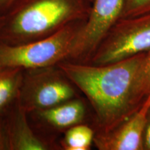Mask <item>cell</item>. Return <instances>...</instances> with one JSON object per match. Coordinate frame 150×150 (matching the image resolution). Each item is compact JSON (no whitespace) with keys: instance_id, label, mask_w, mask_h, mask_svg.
Returning <instances> with one entry per match:
<instances>
[{"instance_id":"obj_3","label":"cell","mask_w":150,"mask_h":150,"mask_svg":"<svg viewBox=\"0 0 150 150\" xmlns=\"http://www.w3.org/2000/svg\"><path fill=\"white\" fill-rule=\"evenodd\" d=\"M85 22H73L50 36L32 42H0V66L28 70L54 66L67 60Z\"/></svg>"},{"instance_id":"obj_1","label":"cell","mask_w":150,"mask_h":150,"mask_svg":"<svg viewBox=\"0 0 150 150\" xmlns=\"http://www.w3.org/2000/svg\"><path fill=\"white\" fill-rule=\"evenodd\" d=\"M145 52L104 65L60 62L57 65L88 99L94 113L95 132H108L138 108L133 88Z\"/></svg>"},{"instance_id":"obj_15","label":"cell","mask_w":150,"mask_h":150,"mask_svg":"<svg viewBox=\"0 0 150 150\" xmlns=\"http://www.w3.org/2000/svg\"><path fill=\"white\" fill-rule=\"evenodd\" d=\"M143 148L145 150H150V110L148 114L147 122L144 133Z\"/></svg>"},{"instance_id":"obj_12","label":"cell","mask_w":150,"mask_h":150,"mask_svg":"<svg viewBox=\"0 0 150 150\" xmlns=\"http://www.w3.org/2000/svg\"><path fill=\"white\" fill-rule=\"evenodd\" d=\"M150 93V50L145 52L142 61L138 68L133 88V100L137 108Z\"/></svg>"},{"instance_id":"obj_8","label":"cell","mask_w":150,"mask_h":150,"mask_svg":"<svg viewBox=\"0 0 150 150\" xmlns=\"http://www.w3.org/2000/svg\"><path fill=\"white\" fill-rule=\"evenodd\" d=\"M29 116L18 102L4 116L8 150L59 149L54 142L37 134L29 122Z\"/></svg>"},{"instance_id":"obj_13","label":"cell","mask_w":150,"mask_h":150,"mask_svg":"<svg viewBox=\"0 0 150 150\" xmlns=\"http://www.w3.org/2000/svg\"><path fill=\"white\" fill-rule=\"evenodd\" d=\"M150 13V0H125L120 18H131Z\"/></svg>"},{"instance_id":"obj_4","label":"cell","mask_w":150,"mask_h":150,"mask_svg":"<svg viewBox=\"0 0 150 150\" xmlns=\"http://www.w3.org/2000/svg\"><path fill=\"white\" fill-rule=\"evenodd\" d=\"M77 91L57 65L24 70L17 102L29 114L75 98Z\"/></svg>"},{"instance_id":"obj_17","label":"cell","mask_w":150,"mask_h":150,"mask_svg":"<svg viewBox=\"0 0 150 150\" xmlns=\"http://www.w3.org/2000/svg\"><path fill=\"white\" fill-rule=\"evenodd\" d=\"M3 22H4V16H0V32H1V27H2Z\"/></svg>"},{"instance_id":"obj_6","label":"cell","mask_w":150,"mask_h":150,"mask_svg":"<svg viewBox=\"0 0 150 150\" xmlns=\"http://www.w3.org/2000/svg\"><path fill=\"white\" fill-rule=\"evenodd\" d=\"M125 0H92L87 20L67 61L88 63L108 31L120 18Z\"/></svg>"},{"instance_id":"obj_5","label":"cell","mask_w":150,"mask_h":150,"mask_svg":"<svg viewBox=\"0 0 150 150\" xmlns=\"http://www.w3.org/2000/svg\"><path fill=\"white\" fill-rule=\"evenodd\" d=\"M150 50V13L120 18L101 42L88 63L104 65Z\"/></svg>"},{"instance_id":"obj_14","label":"cell","mask_w":150,"mask_h":150,"mask_svg":"<svg viewBox=\"0 0 150 150\" xmlns=\"http://www.w3.org/2000/svg\"><path fill=\"white\" fill-rule=\"evenodd\" d=\"M0 150H8L4 116L0 117Z\"/></svg>"},{"instance_id":"obj_2","label":"cell","mask_w":150,"mask_h":150,"mask_svg":"<svg viewBox=\"0 0 150 150\" xmlns=\"http://www.w3.org/2000/svg\"><path fill=\"white\" fill-rule=\"evenodd\" d=\"M91 6L89 0H19L4 16L0 42L18 45L48 37L86 21Z\"/></svg>"},{"instance_id":"obj_9","label":"cell","mask_w":150,"mask_h":150,"mask_svg":"<svg viewBox=\"0 0 150 150\" xmlns=\"http://www.w3.org/2000/svg\"><path fill=\"white\" fill-rule=\"evenodd\" d=\"M86 112L85 103L76 97L47 109L29 114L45 128L65 132L71 127L84 123Z\"/></svg>"},{"instance_id":"obj_16","label":"cell","mask_w":150,"mask_h":150,"mask_svg":"<svg viewBox=\"0 0 150 150\" xmlns=\"http://www.w3.org/2000/svg\"><path fill=\"white\" fill-rule=\"evenodd\" d=\"M19 0H0V16H4Z\"/></svg>"},{"instance_id":"obj_7","label":"cell","mask_w":150,"mask_h":150,"mask_svg":"<svg viewBox=\"0 0 150 150\" xmlns=\"http://www.w3.org/2000/svg\"><path fill=\"white\" fill-rule=\"evenodd\" d=\"M150 110V93L140 108L108 132H95L93 143L99 150H143V136Z\"/></svg>"},{"instance_id":"obj_11","label":"cell","mask_w":150,"mask_h":150,"mask_svg":"<svg viewBox=\"0 0 150 150\" xmlns=\"http://www.w3.org/2000/svg\"><path fill=\"white\" fill-rule=\"evenodd\" d=\"M95 131L86 124L71 127L64 132L60 147L64 150H88L93 143Z\"/></svg>"},{"instance_id":"obj_10","label":"cell","mask_w":150,"mask_h":150,"mask_svg":"<svg viewBox=\"0 0 150 150\" xmlns=\"http://www.w3.org/2000/svg\"><path fill=\"white\" fill-rule=\"evenodd\" d=\"M24 72L17 67L0 66V117L17 102Z\"/></svg>"},{"instance_id":"obj_18","label":"cell","mask_w":150,"mask_h":150,"mask_svg":"<svg viewBox=\"0 0 150 150\" xmlns=\"http://www.w3.org/2000/svg\"><path fill=\"white\" fill-rule=\"evenodd\" d=\"M90 1H91V0H90Z\"/></svg>"}]
</instances>
